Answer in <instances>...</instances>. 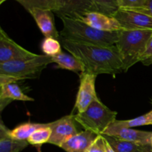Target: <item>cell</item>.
Masks as SVG:
<instances>
[{
	"mask_svg": "<svg viewBox=\"0 0 152 152\" xmlns=\"http://www.w3.org/2000/svg\"><path fill=\"white\" fill-rule=\"evenodd\" d=\"M60 40L62 47L83 62L85 72L97 76L116 75L123 71V62L116 45L105 47Z\"/></svg>",
	"mask_w": 152,
	"mask_h": 152,
	"instance_id": "6da1fadb",
	"label": "cell"
},
{
	"mask_svg": "<svg viewBox=\"0 0 152 152\" xmlns=\"http://www.w3.org/2000/svg\"><path fill=\"white\" fill-rule=\"evenodd\" d=\"M59 18L63 23V28L59 32L60 39L105 47L117 44L120 31H99L80 19L65 16Z\"/></svg>",
	"mask_w": 152,
	"mask_h": 152,
	"instance_id": "7a4b0ae2",
	"label": "cell"
},
{
	"mask_svg": "<svg viewBox=\"0 0 152 152\" xmlns=\"http://www.w3.org/2000/svg\"><path fill=\"white\" fill-rule=\"evenodd\" d=\"M152 37V30L123 29L119 32L116 44L123 62V71L140 62L148 42Z\"/></svg>",
	"mask_w": 152,
	"mask_h": 152,
	"instance_id": "3957f363",
	"label": "cell"
},
{
	"mask_svg": "<svg viewBox=\"0 0 152 152\" xmlns=\"http://www.w3.org/2000/svg\"><path fill=\"white\" fill-rule=\"evenodd\" d=\"M117 112L111 111L99 99L94 101L83 113L74 115V120L85 130L101 135L117 120Z\"/></svg>",
	"mask_w": 152,
	"mask_h": 152,
	"instance_id": "277c9868",
	"label": "cell"
},
{
	"mask_svg": "<svg viewBox=\"0 0 152 152\" xmlns=\"http://www.w3.org/2000/svg\"><path fill=\"white\" fill-rule=\"evenodd\" d=\"M52 62L50 56L37 54L29 59L0 63V75L10 77L16 81L36 78Z\"/></svg>",
	"mask_w": 152,
	"mask_h": 152,
	"instance_id": "5b68a950",
	"label": "cell"
},
{
	"mask_svg": "<svg viewBox=\"0 0 152 152\" xmlns=\"http://www.w3.org/2000/svg\"><path fill=\"white\" fill-rule=\"evenodd\" d=\"M56 9L53 13L59 17L80 19L86 13L99 11L93 0H56Z\"/></svg>",
	"mask_w": 152,
	"mask_h": 152,
	"instance_id": "8992f818",
	"label": "cell"
},
{
	"mask_svg": "<svg viewBox=\"0 0 152 152\" xmlns=\"http://www.w3.org/2000/svg\"><path fill=\"white\" fill-rule=\"evenodd\" d=\"M96 77L87 72L80 74V84L74 105L78 113L84 112L94 101L99 99L95 88Z\"/></svg>",
	"mask_w": 152,
	"mask_h": 152,
	"instance_id": "52a82bcc",
	"label": "cell"
},
{
	"mask_svg": "<svg viewBox=\"0 0 152 152\" xmlns=\"http://www.w3.org/2000/svg\"><path fill=\"white\" fill-rule=\"evenodd\" d=\"M37 55L15 42L0 28V63L29 59Z\"/></svg>",
	"mask_w": 152,
	"mask_h": 152,
	"instance_id": "ba28073f",
	"label": "cell"
},
{
	"mask_svg": "<svg viewBox=\"0 0 152 152\" xmlns=\"http://www.w3.org/2000/svg\"><path fill=\"white\" fill-rule=\"evenodd\" d=\"M74 115L65 116L50 123L52 133L48 143L60 147L70 138L79 133L75 126Z\"/></svg>",
	"mask_w": 152,
	"mask_h": 152,
	"instance_id": "9c48e42d",
	"label": "cell"
},
{
	"mask_svg": "<svg viewBox=\"0 0 152 152\" xmlns=\"http://www.w3.org/2000/svg\"><path fill=\"white\" fill-rule=\"evenodd\" d=\"M123 29L152 30V16L127 9H120L113 15Z\"/></svg>",
	"mask_w": 152,
	"mask_h": 152,
	"instance_id": "30bf717a",
	"label": "cell"
},
{
	"mask_svg": "<svg viewBox=\"0 0 152 152\" xmlns=\"http://www.w3.org/2000/svg\"><path fill=\"white\" fill-rule=\"evenodd\" d=\"M102 134L115 137L140 145L151 144L152 137V132L124 127L118 125L116 122L113 123Z\"/></svg>",
	"mask_w": 152,
	"mask_h": 152,
	"instance_id": "8fae6325",
	"label": "cell"
},
{
	"mask_svg": "<svg viewBox=\"0 0 152 152\" xmlns=\"http://www.w3.org/2000/svg\"><path fill=\"white\" fill-rule=\"evenodd\" d=\"M80 20L99 31L112 32L120 31L123 29L120 22L115 18L99 11L86 13Z\"/></svg>",
	"mask_w": 152,
	"mask_h": 152,
	"instance_id": "7c38bea8",
	"label": "cell"
},
{
	"mask_svg": "<svg viewBox=\"0 0 152 152\" xmlns=\"http://www.w3.org/2000/svg\"><path fill=\"white\" fill-rule=\"evenodd\" d=\"M29 13L45 37L60 39V35L56 30L52 10L35 8L30 10Z\"/></svg>",
	"mask_w": 152,
	"mask_h": 152,
	"instance_id": "4fadbf2b",
	"label": "cell"
},
{
	"mask_svg": "<svg viewBox=\"0 0 152 152\" xmlns=\"http://www.w3.org/2000/svg\"><path fill=\"white\" fill-rule=\"evenodd\" d=\"M13 100L27 102L34 101V99L25 94L16 82L0 83V111H2Z\"/></svg>",
	"mask_w": 152,
	"mask_h": 152,
	"instance_id": "5bb4252c",
	"label": "cell"
},
{
	"mask_svg": "<svg viewBox=\"0 0 152 152\" xmlns=\"http://www.w3.org/2000/svg\"><path fill=\"white\" fill-rule=\"evenodd\" d=\"M97 137L94 132L84 130L70 138L61 148L66 152H86Z\"/></svg>",
	"mask_w": 152,
	"mask_h": 152,
	"instance_id": "9a60e30c",
	"label": "cell"
},
{
	"mask_svg": "<svg viewBox=\"0 0 152 152\" xmlns=\"http://www.w3.org/2000/svg\"><path fill=\"white\" fill-rule=\"evenodd\" d=\"M7 129L1 120L0 124V152H21L29 143L27 140H16L9 135Z\"/></svg>",
	"mask_w": 152,
	"mask_h": 152,
	"instance_id": "2e32d148",
	"label": "cell"
},
{
	"mask_svg": "<svg viewBox=\"0 0 152 152\" xmlns=\"http://www.w3.org/2000/svg\"><path fill=\"white\" fill-rule=\"evenodd\" d=\"M53 62L56 64L57 68L68 70L76 73H83L86 71L83 62L72 54L61 52L56 56H52Z\"/></svg>",
	"mask_w": 152,
	"mask_h": 152,
	"instance_id": "e0dca14e",
	"label": "cell"
},
{
	"mask_svg": "<svg viewBox=\"0 0 152 152\" xmlns=\"http://www.w3.org/2000/svg\"><path fill=\"white\" fill-rule=\"evenodd\" d=\"M46 126V123H25L16 126L15 129L9 130L10 137L16 140H27L37 129Z\"/></svg>",
	"mask_w": 152,
	"mask_h": 152,
	"instance_id": "ac0fdd59",
	"label": "cell"
},
{
	"mask_svg": "<svg viewBox=\"0 0 152 152\" xmlns=\"http://www.w3.org/2000/svg\"><path fill=\"white\" fill-rule=\"evenodd\" d=\"M103 136L105 140L110 144L115 152H136L141 145L134 142L123 140L115 137L106 134H101Z\"/></svg>",
	"mask_w": 152,
	"mask_h": 152,
	"instance_id": "d6986e66",
	"label": "cell"
},
{
	"mask_svg": "<svg viewBox=\"0 0 152 152\" xmlns=\"http://www.w3.org/2000/svg\"><path fill=\"white\" fill-rule=\"evenodd\" d=\"M52 130L50 127V123H46V126L37 129L27 140L28 142L32 145L40 146L45 143H48L51 137Z\"/></svg>",
	"mask_w": 152,
	"mask_h": 152,
	"instance_id": "ffe728a7",
	"label": "cell"
},
{
	"mask_svg": "<svg viewBox=\"0 0 152 152\" xmlns=\"http://www.w3.org/2000/svg\"><path fill=\"white\" fill-rule=\"evenodd\" d=\"M28 12L35 8L50 10L54 12L56 9V0H15Z\"/></svg>",
	"mask_w": 152,
	"mask_h": 152,
	"instance_id": "44dd1931",
	"label": "cell"
},
{
	"mask_svg": "<svg viewBox=\"0 0 152 152\" xmlns=\"http://www.w3.org/2000/svg\"><path fill=\"white\" fill-rule=\"evenodd\" d=\"M115 122L120 126L128 128L149 126V125H152V110L143 115H141L132 120H116Z\"/></svg>",
	"mask_w": 152,
	"mask_h": 152,
	"instance_id": "7402d4cb",
	"label": "cell"
},
{
	"mask_svg": "<svg viewBox=\"0 0 152 152\" xmlns=\"http://www.w3.org/2000/svg\"><path fill=\"white\" fill-rule=\"evenodd\" d=\"M62 44L58 39L52 37H45L42 43L41 48L45 55L52 56H56L62 52Z\"/></svg>",
	"mask_w": 152,
	"mask_h": 152,
	"instance_id": "603a6c76",
	"label": "cell"
},
{
	"mask_svg": "<svg viewBox=\"0 0 152 152\" xmlns=\"http://www.w3.org/2000/svg\"><path fill=\"white\" fill-rule=\"evenodd\" d=\"M99 12L113 16L119 9L117 0H93Z\"/></svg>",
	"mask_w": 152,
	"mask_h": 152,
	"instance_id": "cb8c5ba5",
	"label": "cell"
},
{
	"mask_svg": "<svg viewBox=\"0 0 152 152\" xmlns=\"http://www.w3.org/2000/svg\"><path fill=\"white\" fill-rule=\"evenodd\" d=\"M145 0H117L119 8L134 9L141 7L145 3Z\"/></svg>",
	"mask_w": 152,
	"mask_h": 152,
	"instance_id": "d4e9b609",
	"label": "cell"
},
{
	"mask_svg": "<svg viewBox=\"0 0 152 152\" xmlns=\"http://www.w3.org/2000/svg\"><path fill=\"white\" fill-rule=\"evenodd\" d=\"M86 152H105V140L103 136L98 135Z\"/></svg>",
	"mask_w": 152,
	"mask_h": 152,
	"instance_id": "484cf974",
	"label": "cell"
},
{
	"mask_svg": "<svg viewBox=\"0 0 152 152\" xmlns=\"http://www.w3.org/2000/svg\"><path fill=\"white\" fill-rule=\"evenodd\" d=\"M140 62L146 66L152 65V37L148 42L145 52L141 57Z\"/></svg>",
	"mask_w": 152,
	"mask_h": 152,
	"instance_id": "4316f807",
	"label": "cell"
},
{
	"mask_svg": "<svg viewBox=\"0 0 152 152\" xmlns=\"http://www.w3.org/2000/svg\"><path fill=\"white\" fill-rule=\"evenodd\" d=\"M127 10H135V11L140 12V13H145V14L152 16V0H145L143 5L141 7H139V8L127 9Z\"/></svg>",
	"mask_w": 152,
	"mask_h": 152,
	"instance_id": "83f0119b",
	"label": "cell"
},
{
	"mask_svg": "<svg viewBox=\"0 0 152 152\" xmlns=\"http://www.w3.org/2000/svg\"><path fill=\"white\" fill-rule=\"evenodd\" d=\"M136 152H152V146L151 144L141 145Z\"/></svg>",
	"mask_w": 152,
	"mask_h": 152,
	"instance_id": "f1b7e54d",
	"label": "cell"
},
{
	"mask_svg": "<svg viewBox=\"0 0 152 152\" xmlns=\"http://www.w3.org/2000/svg\"><path fill=\"white\" fill-rule=\"evenodd\" d=\"M105 152H115L106 140H105Z\"/></svg>",
	"mask_w": 152,
	"mask_h": 152,
	"instance_id": "f546056e",
	"label": "cell"
},
{
	"mask_svg": "<svg viewBox=\"0 0 152 152\" xmlns=\"http://www.w3.org/2000/svg\"><path fill=\"white\" fill-rule=\"evenodd\" d=\"M5 1H7V0H0V4H1L2 3H4Z\"/></svg>",
	"mask_w": 152,
	"mask_h": 152,
	"instance_id": "4dcf8cb0",
	"label": "cell"
},
{
	"mask_svg": "<svg viewBox=\"0 0 152 152\" xmlns=\"http://www.w3.org/2000/svg\"><path fill=\"white\" fill-rule=\"evenodd\" d=\"M151 146H152V137H151Z\"/></svg>",
	"mask_w": 152,
	"mask_h": 152,
	"instance_id": "1f68e13d",
	"label": "cell"
}]
</instances>
